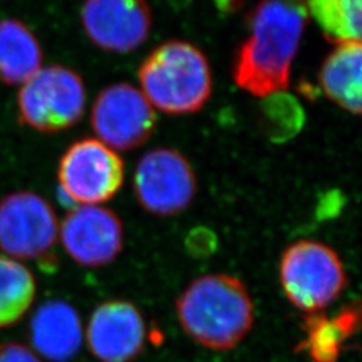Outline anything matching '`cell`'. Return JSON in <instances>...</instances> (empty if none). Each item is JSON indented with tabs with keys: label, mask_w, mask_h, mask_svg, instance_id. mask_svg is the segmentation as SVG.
Returning a JSON list of instances; mask_svg holds the SVG:
<instances>
[{
	"label": "cell",
	"mask_w": 362,
	"mask_h": 362,
	"mask_svg": "<svg viewBox=\"0 0 362 362\" xmlns=\"http://www.w3.org/2000/svg\"><path fill=\"white\" fill-rule=\"evenodd\" d=\"M308 21L306 0H260L235 57L236 85L255 97L286 90Z\"/></svg>",
	"instance_id": "cell-1"
},
{
	"label": "cell",
	"mask_w": 362,
	"mask_h": 362,
	"mask_svg": "<svg viewBox=\"0 0 362 362\" xmlns=\"http://www.w3.org/2000/svg\"><path fill=\"white\" fill-rule=\"evenodd\" d=\"M184 333L214 351L233 350L254 326V302L246 286L227 274H207L191 282L176 300Z\"/></svg>",
	"instance_id": "cell-2"
},
{
	"label": "cell",
	"mask_w": 362,
	"mask_h": 362,
	"mask_svg": "<svg viewBox=\"0 0 362 362\" xmlns=\"http://www.w3.org/2000/svg\"><path fill=\"white\" fill-rule=\"evenodd\" d=\"M139 77L149 104L169 115L200 110L212 90L206 55L182 40H170L156 47L144 61Z\"/></svg>",
	"instance_id": "cell-3"
},
{
	"label": "cell",
	"mask_w": 362,
	"mask_h": 362,
	"mask_svg": "<svg viewBox=\"0 0 362 362\" xmlns=\"http://www.w3.org/2000/svg\"><path fill=\"white\" fill-rule=\"evenodd\" d=\"M279 279L287 299L308 314H317L334 303L348 285L338 254L317 240H298L286 248Z\"/></svg>",
	"instance_id": "cell-4"
},
{
	"label": "cell",
	"mask_w": 362,
	"mask_h": 362,
	"mask_svg": "<svg viewBox=\"0 0 362 362\" xmlns=\"http://www.w3.org/2000/svg\"><path fill=\"white\" fill-rule=\"evenodd\" d=\"M85 106L83 81L65 66L40 69L23 83L18 94L21 124L40 133H59L74 127Z\"/></svg>",
	"instance_id": "cell-5"
},
{
	"label": "cell",
	"mask_w": 362,
	"mask_h": 362,
	"mask_svg": "<svg viewBox=\"0 0 362 362\" xmlns=\"http://www.w3.org/2000/svg\"><path fill=\"white\" fill-rule=\"evenodd\" d=\"M59 226L52 206L39 194L15 192L0 202V248L15 258L54 262Z\"/></svg>",
	"instance_id": "cell-6"
},
{
	"label": "cell",
	"mask_w": 362,
	"mask_h": 362,
	"mask_svg": "<svg viewBox=\"0 0 362 362\" xmlns=\"http://www.w3.org/2000/svg\"><path fill=\"white\" fill-rule=\"evenodd\" d=\"M58 181L66 199L81 206L110 200L124 182V163L100 140L83 139L62 156Z\"/></svg>",
	"instance_id": "cell-7"
},
{
	"label": "cell",
	"mask_w": 362,
	"mask_h": 362,
	"mask_svg": "<svg viewBox=\"0 0 362 362\" xmlns=\"http://www.w3.org/2000/svg\"><path fill=\"white\" fill-rule=\"evenodd\" d=\"M133 188L146 212L167 218L191 206L197 191V180L184 156L173 149L160 148L140 158Z\"/></svg>",
	"instance_id": "cell-8"
},
{
	"label": "cell",
	"mask_w": 362,
	"mask_h": 362,
	"mask_svg": "<svg viewBox=\"0 0 362 362\" xmlns=\"http://www.w3.org/2000/svg\"><path fill=\"white\" fill-rule=\"evenodd\" d=\"M155 125L153 106L143 91L128 83L106 88L93 106L91 127L101 143L113 151H130L143 145Z\"/></svg>",
	"instance_id": "cell-9"
},
{
	"label": "cell",
	"mask_w": 362,
	"mask_h": 362,
	"mask_svg": "<svg viewBox=\"0 0 362 362\" xmlns=\"http://www.w3.org/2000/svg\"><path fill=\"white\" fill-rule=\"evenodd\" d=\"M61 239L70 258L85 267H104L124 248V227L116 214L100 206L73 208L62 221Z\"/></svg>",
	"instance_id": "cell-10"
},
{
	"label": "cell",
	"mask_w": 362,
	"mask_h": 362,
	"mask_svg": "<svg viewBox=\"0 0 362 362\" xmlns=\"http://www.w3.org/2000/svg\"><path fill=\"white\" fill-rule=\"evenodd\" d=\"M82 25L98 47L106 52H129L149 37L152 13L146 0H86Z\"/></svg>",
	"instance_id": "cell-11"
},
{
	"label": "cell",
	"mask_w": 362,
	"mask_h": 362,
	"mask_svg": "<svg viewBox=\"0 0 362 362\" xmlns=\"http://www.w3.org/2000/svg\"><path fill=\"white\" fill-rule=\"evenodd\" d=\"M143 314L128 300H109L93 311L86 339L91 354L101 362H132L145 346Z\"/></svg>",
	"instance_id": "cell-12"
},
{
	"label": "cell",
	"mask_w": 362,
	"mask_h": 362,
	"mask_svg": "<svg viewBox=\"0 0 362 362\" xmlns=\"http://www.w3.org/2000/svg\"><path fill=\"white\" fill-rule=\"evenodd\" d=\"M31 342L45 358L67 362L82 346V324L77 310L64 300H49L39 306L30 325Z\"/></svg>",
	"instance_id": "cell-13"
},
{
	"label": "cell",
	"mask_w": 362,
	"mask_h": 362,
	"mask_svg": "<svg viewBox=\"0 0 362 362\" xmlns=\"http://www.w3.org/2000/svg\"><path fill=\"white\" fill-rule=\"evenodd\" d=\"M361 42L341 43L320 71V85L327 98L353 115L361 112Z\"/></svg>",
	"instance_id": "cell-14"
},
{
	"label": "cell",
	"mask_w": 362,
	"mask_h": 362,
	"mask_svg": "<svg viewBox=\"0 0 362 362\" xmlns=\"http://www.w3.org/2000/svg\"><path fill=\"white\" fill-rule=\"evenodd\" d=\"M42 59L38 39L25 23L0 21V82L23 85L40 70Z\"/></svg>",
	"instance_id": "cell-15"
},
{
	"label": "cell",
	"mask_w": 362,
	"mask_h": 362,
	"mask_svg": "<svg viewBox=\"0 0 362 362\" xmlns=\"http://www.w3.org/2000/svg\"><path fill=\"white\" fill-rule=\"evenodd\" d=\"M306 6L329 42H361L362 0H306Z\"/></svg>",
	"instance_id": "cell-16"
},
{
	"label": "cell",
	"mask_w": 362,
	"mask_h": 362,
	"mask_svg": "<svg viewBox=\"0 0 362 362\" xmlns=\"http://www.w3.org/2000/svg\"><path fill=\"white\" fill-rule=\"evenodd\" d=\"M35 279L22 263L0 257V327L15 324L35 298Z\"/></svg>",
	"instance_id": "cell-17"
},
{
	"label": "cell",
	"mask_w": 362,
	"mask_h": 362,
	"mask_svg": "<svg viewBox=\"0 0 362 362\" xmlns=\"http://www.w3.org/2000/svg\"><path fill=\"white\" fill-rule=\"evenodd\" d=\"M360 310L344 311L334 321H327L317 315L308 318V339L305 349L314 362H336L346 337L360 322Z\"/></svg>",
	"instance_id": "cell-18"
},
{
	"label": "cell",
	"mask_w": 362,
	"mask_h": 362,
	"mask_svg": "<svg viewBox=\"0 0 362 362\" xmlns=\"http://www.w3.org/2000/svg\"><path fill=\"white\" fill-rule=\"evenodd\" d=\"M0 362H42L34 351L21 344H0Z\"/></svg>",
	"instance_id": "cell-19"
}]
</instances>
